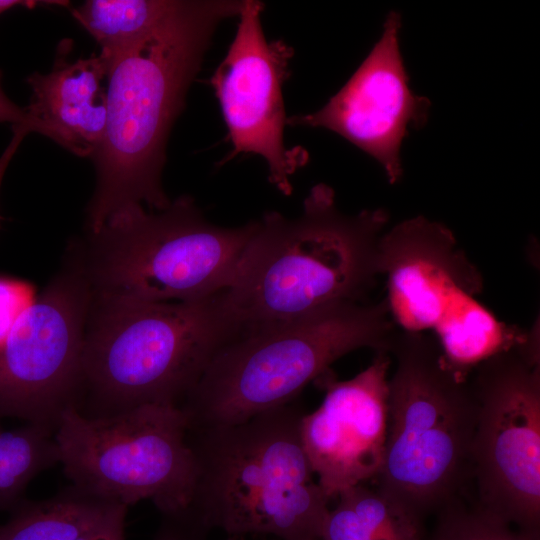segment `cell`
Instances as JSON below:
<instances>
[{
  "instance_id": "6da1fadb",
  "label": "cell",
  "mask_w": 540,
  "mask_h": 540,
  "mask_svg": "<svg viewBox=\"0 0 540 540\" xmlns=\"http://www.w3.org/2000/svg\"><path fill=\"white\" fill-rule=\"evenodd\" d=\"M243 1H177L152 32L110 57L107 119L92 158L96 186L87 232L134 205L165 209L161 175L171 127L184 107L219 23L238 16Z\"/></svg>"
},
{
  "instance_id": "7a4b0ae2",
  "label": "cell",
  "mask_w": 540,
  "mask_h": 540,
  "mask_svg": "<svg viewBox=\"0 0 540 540\" xmlns=\"http://www.w3.org/2000/svg\"><path fill=\"white\" fill-rule=\"evenodd\" d=\"M255 223L229 286L218 294L237 333L339 302H366L381 275L387 212L346 215L326 184L311 188L297 217L272 211Z\"/></svg>"
},
{
  "instance_id": "3957f363",
  "label": "cell",
  "mask_w": 540,
  "mask_h": 540,
  "mask_svg": "<svg viewBox=\"0 0 540 540\" xmlns=\"http://www.w3.org/2000/svg\"><path fill=\"white\" fill-rule=\"evenodd\" d=\"M304 414L293 401L238 424L187 428L189 507L209 530L321 540L329 499L302 444Z\"/></svg>"
},
{
  "instance_id": "277c9868",
  "label": "cell",
  "mask_w": 540,
  "mask_h": 540,
  "mask_svg": "<svg viewBox=\"0 0 540 540\" xmlns=\"http://www.w3.org/2000/svg\"><path fill=\"white\" fill-rule=\"evenodd\" d=\"M218 294L187 302L92 295L76 410L93 418L145 404L180 407L236 335Z\"/></svg>"
},
{
  "instance_id": "5b68a950",
  "label": "cell",
  "mask_w": 540,
  "mask_h": 540,
  "mask_svg": "<svg viewBox=\"0 0 540 540\" xmlns=\"http://www.w3.org/2000/svg\"><path fill=\"white\" fill-rule=\"evenodd\" d=\"M396 332L385 299L339 302L244 329L216 352L181 404L187 428L238 424L293 402L342 356L389 352Z\"/></svg>"
},
{
  "instance_id": "8992f818",
  "label": "cell",
  "mask_w": 540,
  "mask_h": 540,
  "mask_svg": "<svg viewBox=\"0 0 540 540\" xmlns=\"http://www.w3.org/2000/svg\"><path fill=\"white\" fill-rule=\"evenodd\" d=\"M389 353L387 435L377 490L419 519L465 496L477 407L469 374L435 337L397 330Z\"/></svg>"
},
{
  "instance_id": "52a82bcc",
  "label": "cell",
  "mask_w": 540,
  "mask_h": 540,
  "mask_svg": "<svg viewBox=\"0 0 540 540\" xmlns=\"http://www.w3.org/2000/svg\"><path fill=\"white\" fill-rule=\"evenodd\" d=\"M255 225L217 226L180 196L159 211L121 209L76 244L94 296L198 301L229 286Z\"/></svg>"
},
{
  "instance_id": "ba28073f",
  "label": "cell",
  "mask_w": 540,
  "mask_h": 540,
  "mask_svg": "<svg viewBox=\"0 0 540 540\" xmlns=\"http://www.w3.org/2000/svg\"><path fill=\"white\" fill-rule=\"evenodd\" d=\"M379 265L395 326L432 332L449 364L464 374L528 334L499 321L479 302L483 281L478 268L438 222L419 216L385 231Z\"/></svg>"
},
{
  "instance_id": "9c48e42d",
  "label": "cell",
  "mask_w": 540,
  "mask_h": 540,
  "mask_svg": "<svg viewBox=\"0 0 540 540\" xmlns=\"http://www.w3.org/2000/svg\"><path fill=\"white\" fill-rule=\"evenodd\" d=\"M186 432L185 415L173 405L93 418L70 408L55 440L72 485L127 507L149 499L166 514L187 508L192 497L196 471Z\"/></svg>"
},
{
  "instance_id": "30bf717a",
  "label": "cell",
  "mask_w": 540,
  "mask_h": 540,
  "mask_svg": "<svg viewBox=\"0 0 540 540\" xmlns=\"http://www.w3.org/2000/svg\"><path fill=\"white\" fill-rule=\"evenodd\" d=\"M539 325L477 364L468 379L477 414L471 446L474 504L517 528L540 527Z\"/></svg>"
},
{
  "instance_id": "8fae6325",
  "label": "cell",
  "mask_w": 540,
  "mask_h": 540,
  "mask_svg": "<svg viewBox=\"0 0 540 540\" xmlns=\"http://www.w3.org/2000/svg\"><path fill=\"white\" fill-rule=\"evenodd\" d=\"M76 243L0 344V415L56 430L77 408L92 291Z\"/></svg>"
},
{
  "instance_id": "7c38bea8",
  "label": "cell",
  "mask_w": 540,
  "mask_h": 540,
  "mask_svg": "<svg viewBox=\"0 0 540 540\" xmlns=\"http://www.w3.org/2000/svg\"><path fill=\"white\" fill-rule=\"evenodd\" d=\"M263 7L260 1H243L235 37L211 85L233 147L226 160L240 153L261 156L269 181L290 195V178L307 159L304 150L287 148L283 137L287 117L282 87L293 51L280 40L266 39Z\"/></svg>"
},
{
  "instance_id": "4fadbf2b",
  "label": "cell",
  "mask_w": 540,
  "mask_h": 540,
  "mask_svg": "<svg viewBox=\"0 0 540 540\" xmlns=\"http://www.w3.org/2000/svg\"><path fill=\"white\" fill-rule=\"evenodd\" d=\"M400 15L390 12L379 41L321 109L287 118L295 126L333 131L373 157L391 184L402 176L400 149L410 129L425 125L430 101L416 95L399 48Z\"/></svg>"
},
{
  "instance_id": "5bb4252c",
  "label": "cell",
  "mask_w": 540,
  "mask_h": 540,
  "mask_svg": "<svg viewBox=\"0 0 540 540\" xmlns=\"http://www.w3.org/2000/svg\"><path fill=\"white\" fill-rule=\"evenodd\" d=\"M390 353L375 351L370 365L340 381L330 369L314 382L325 391L321 405L304 414L301 440L317 483L328 497L379 475L387 435Z\"/></svg>"
},
{
  "instance_id": "9a60e30c",
  "label": "cell",
  "mask_w": 540,
  "mask_h": 540,
  "mask_svg": "<svg viewBox=\"0 0 540 540\" xmlns=\"http://www.w3.org/2000/svg\"><path fill=\"white\" fill-rule=\"evenodd\" d=\"M109 67L110 57L100 51L73 62L60 58L49 73L30 75L32 96L25 109L36 133L93 158L106 127Z\"/></svg>"
},
{
  "instance_id": "2e32d148",
  "label": "cell",
  "mask_w": 540,
  "mask_h": 540,
  "mask_svg": "<svg viewBox=\"0 0 540 540\" xmlns=\"http://www.w3.org/2000/svg\"><path fill=\"white\" fill-rule=\"evenodd\" d=\"M121 506L71 485L49 499H24L0 526V540H77Z\"/></svg>"
},
{
  "instance_id": "e0dca14e",
  "label": "cell",
  "mask_w": 540,
  "mask_h": 540,
  "mask_svg": "<svg viewBox=\"0 0 540 540\" xmlns=\"http://www.w3.org/2000/svg\"><path fill=\"white\" fill-rule=\"evenodd\" d=\"M321 540H424L422 520L360 484L338 494Z\"/></svg>"
},
{
  "instance_id": "ac0fdd59",
  "label": "cell",
  "mask_w": 540,
  "mask_h": 540,
  "mask_svg": "<svg viewBox=\"0 0 540 540\" xmlns=\"http://www.w3.org/2000/svg\"><path fill=\"white\" fill-rule=\"evenodd\" d=\"M176 4L168 0H88L72 14L101 52L112 56L152 32Z\"/></svg>"
},
{
  "instance_id": "d6986e66",
  "label": "cell",
  "mask_w": 540,
  "mask_h": 540,
  "mask_svg": "<svg viewBox=\"0 0 540 540\" xmlns=\"http://www.w3.org/2000/svg\"><path fill=\"white\" fill-rule=\"evenodd\" d=\"M59 462L55 429L27 423L0 432V510L11 512L31 480Z\"/></svg>"
},
{
  "instance_id": "ffe728a7",
  "label": "cell",
  "mask_w": 540,
  "mask_h": 540,
  "mask_svg": "<svg viewBox=\"0 0 540 540\" xmlns=\"http://www.w3.org/2000/svg\"><path fill=\"white\" fill-rule=\"evenodd\" d=\"M512 526L474 503L466 505L461 497L438 512L431 540H540V534Z\"/></svg>"
},
{
  "instance_id": "44dd1931",
  "label": "cell",
  "mask_w": 540,
  "mask_h": 540,
  "mask_svg": "<svg viewBox=\"0 0 540 540\" xmlns=\"http://www.w3.org/2000/svg\"><path fill=\"white\" fill-rule=\"evenodd\" d=\"M36 297L35 288L31 283L0 276V344Z\"/></svg>"
},
{
  "instance_id": "7402d4cb",
  "label": "cell",
  "mask_w": 540,
  "mask_h": 540,
  "mask_svg": "<svg viewBox=\"0 0 540 540\" xmlns=\"http://www.w3.org/2000/svg\"><path fill=\"white\" fill-rule=\"evenodd\" d=\"M161 515V523L153 540H208L210 530L189 506Z\"/></svg>"
},
{
  "instance_id": "603a6c76",
  "label": "cell",
  "mask_w": 540,
  "mask_h": 540,
  "mask_svg": "<svg viewBox=\"0 0 540 540\" xmlns=\"http://www.w3.org/2000/svg\"><path fill=\"white\" fill-rule=\"evenodd\" d=\"M128 507L121 506L103 522L77 540H125V519Z\"/></svg>"
},
{
  "instance_id": "cb8c5ba5",
  "label": "cell",
  "mask_w": 540,
  "mask_h": 540,
  "mask_svg": "<svg viewBox=\"0 0 540 540\" xmlns=\"http://www.w3.org/2000/svg\"><path fill=\"white\" fill-rule=\"evenodd\" d=\"M2 72L0 70V122H7L12 128H23L28 133L36 132L35 125L25 108L17 106L4 93L1 86Z\"/></svg>"
},
{
  "instance_id": "d4e9b609",
  "label": "cell",
  "mask_w": 540,
  "mask_h": 540,
  "mask_svg": "<svg viewBox=\"0 0 540 540\" xmlns=\"http://www.w3.org/2000/svg\"><path fill=\"white\" fill-rule=\"evenodd\" d=\"M12 130H13V136L9 144L5 148L4 152L0 156V186H1L3 177L5 175L6 169L8 168L10 161L12 160L16 151L18 150L22 140L28 134L26 131L22 129H12Z\"/></svg>"
},
{
  "instance_id": "484cf974",
  "label": "cell",
  "mask_w": 540,
  "mask_h": 540,
  "mask_svg": "<svg viewBox=\"0 0 540 540\" xmlns=\"http://www.w3.org/2000/svg\"><path fill=\"white\" fill-rule=\"evenodd\" d=\"M38 3H43V2H38V1H18V0H0V15L3 14L4 12L12 9V8H15V7H19V6H23V7H27V8H32V7H35Z\"/></svg>"
},
{
  "instance_id": "4316f807",
  "label": "cell",
  "mask_w": 540,
  "mask_h": 540,
  "mask_svg": "<svg viewBox=\"0 0 540 540\" xmlns=\"http://www.w3.org/2000/svg\"><path fill=\"white\" fill-rule=\"evenodd\" d=\"M226 540H239L238 537L235 536H228Z\"/></svg>"
}]
</instances>
